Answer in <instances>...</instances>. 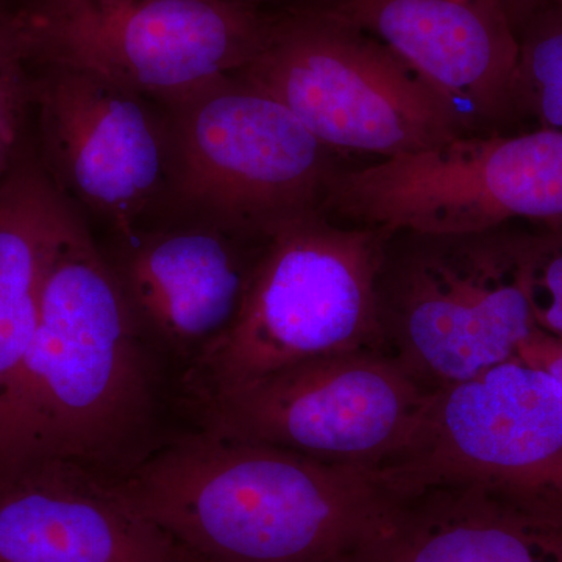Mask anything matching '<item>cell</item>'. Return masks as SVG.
I'll return each mask as SVG.
<instances>
[{"instance_id": "3957f363", "label": "cell", "mask_w": 562, "mask_h": 562, "mask_svg": "<svg viewBox=\"0 0 562 562\" xmlns=\"http://www.w3.org/2000/svg\"><path fill=\"white\" fill-rule=\"evenodd\" d=\"M392 238L324 211L273 233L232 327L180 373L183 405L295 362L383 351L379 284Z\"/></svg>"}, {"instance_id": "ffe728a7", "label": "cell", "mask_w": 562, "mask_h": 562, "mask_svg": "<svg viewBox=\"0 0 562 562\" xmlns=\"http://www.w3.org/2000/svg\"><path fill=\"white\" fill-rule=\"evenodd\" d=\"M517 357L549 372L562 384V341L560 339L535 330L520 344Z\"/></svg>"}, {"instance_id": "44dd1931", "label": "cell", "mask_w": 562, "mask_h": 562, "mask_svg": "<svg viewBox=\"0 0 562 562\" xmlns=\"http://www.w3.org/2000/svg\"><path fill=\"white\" fill-rule=\"evenodd\" d=\"M22 60L29 61V57L20 21L11 14L0 13V68Z\"/></svg>"}, {"instance_id": "8992f818", "label": "cell", "mask_w": 562, "mask_h": 562, "mask_svg": "<svg viewBox=\"0 0 562 562\" xmlns=\"http://www.w3.org/2000/svg\"><path fill=\"white\" fill-rule=\"evenodd\" d=\"M403 236L380 276L384 353L430 392L517 357L536 330L519 232Z\"/></svg>"}, {"instance_id": "7402d4cb", "label": "cell", "mask_w": 562, "mask_h": 562, "mask_svg": "<svg viewBox=\"0 0 562 562\" xmlns=\"http://www.w3.org/2000/svg\"><path fill=\"white\" fill-rule=\"evenodd\" d=\"M498 2L502 3L503 10L508 14L517 35H520L525 25L531 20L532 14L542 5L543 0H498Z\"/></svg>"}, {"instance_id": "ba28073f", "label": "cell", "mask_w": 562, "mask_h": 562, "mask_svg": "<svg viewBox=\"0 0 562 562\" xmlns=\"http://www.w3.org/2000/svg\"><path fill=\"white\" fill-rule=\"evenodd\" d=\"M16 18L31 66L88 70L160 105L235 76L276 21L232 0H33Z\"/></svg>"}, {"instance_id": "52a82bcc", "label": "cell", "mask_w": 562, "mask_h": 562, "mask_svg": "<svg viewBox=\"0 0 562 562\" xmlns=\"http://www.w3.org/2000/svg\"><path fill=\"white\" fill-rule=\"evenodd\" d=\"M325 214L397 235H468L562 221V132L464 133L430 149L338 169Z\"/></svg>"}, {"instance_id": "7a4b0ae2", "label": "cell", "mask_w": 562, "mask_h": 562, "mask_svg": "<svg viewBox=\"0 0 562 562\" xmlns=\"http://www.w3.org/2000/svg\"><path fill=\"white\" fill-rule=\"evenodd\" d=\"M113 484L191 562H335L395 495L379 471L201 428Z\"/></svg>"}, {"instance_id": "ac0fdd59", "label": "cell", "mask_w": 562, "mask_h": 562, "mask_svg": "<svg viewBox=\"0 0 562 562\" xmlns=\"http://www.w3.org/2000/svg\"><path fill=\"white\" fill-rule=\"evenodd\" d=\"M519 257L536 330L562 341V221L519 232Z\"/></svg>"}, {"instance_id": "5bb4252c", "label": "cell", "mask_w": 562, "mask_h": 562, "mask_svg": "<svg viewBox=\"0 0 562 562\" xmlns=\"http://www.w3.org/2000/svg\"><path fill=\"white\" fill-rule=\"evenodd\" d=\"M335 562H562V508L484 483L397 492Z\"/></svg>"}, {"instance_id": "4fadbf2b", "label": "cell", "mask_w": 562, "mask_h": 562, "mask_svg": "<svg viewBox=\"0 0 562 562\" xmlns=\"http://www.w3.org/2000/svg\"><path fill=\"white\" fill-rule=\"evenodd\" d=\"M446 99L465 131L516 110L519 35L498 0H333Z\"/></svg>"}, {"instance_id": "5b68a950", "label": "cell", "mask_w": 562, "mask_h": 562, "mask_svg": "<svg viewBox=\"0 0 562 562\" xmlns=\"http://www.w3.org/2000/svg\"><path fill=\"white\" fill-rule=\"evenodd\" d=\"M236 80L271 95L331 151L392 158L469 133L394 52L324 7L276 14Z\"/></svg>"}, {"instance_id": "cb8c5ba5", "label": "cell", "mask_w": 562, "mask_h": 562, "mask_svg": "<svg viewBox=\"0 0 562 562\" xmlns=\"http://www.w3.org/2000/svg\"><path fill=\"white\" fill-rule=\"evenodd\" d=\"M232 2H241L247 3V5L258 7V3L262 2V0H232ZM330 2H333V0H317V3H314V5H325V3Z\"/></svg>"}, {"instance_id": "30bf717a", "label": "cell", "mask_w": 562, "mask_h": 562, "mask_svg": "<svg viewBox=\"0 0 562 562\" xmlns=\"http://www.w3.org/2000/svg\"><path fill=\"white\" fill-rule=\"evenodd\" d=\"M379 473L394 492L484 483L562 506V384L514 357L432 392L413 441Z\"/></svg>"}, {"instance_id": "d6986e66", "label": "cell", "mask_w": 562, "mask_h": 562, "mask_svg": "<svg viewBox=\"0 0 562 562\" xmlns=\"http://www.w3.org/2000/svg\"><path fill=\"white\" fill-rule=\"evenodd\" d=\"M32 68L27 60L0 68V191L21 154V131L32 106Z\"/></svg>"}, {"instance_id": "e0dca14e", "label": "cell", "mask_w": 562, "mask_h": 562, "mask_svg": "<svg viewBox=\"0 0 562 562\" xmlns=\"http://www.w3.org/2000/svg\"><path fill=\"white\" fill-rule=\"evenodd\" d=\"M514 105L562 132V9L549 0L520 32Z\"/></svg>"}, {"instance_id": "9a60e30c", "label": "cell", "mask_w": 562, "mask_h": 562, "mask_svg": "<svg viewBox=\"0 0 562 562\" xmlns=\"http://www.w3.org/2000/svg\"><path fill=\"white\" fill-rule=\"evenodd\" d=\"M0 562H191L113 483L66 462L0 475Z\"/></svg>"}, {"instance_id": "2e32d148", "label": "cell", "mask_w": 562, "mask_h": 562, "mask_svg": "<svg viewBox=\"0 0 562 562\" xmlns=\"http://www.w3.org/2000/svg\"><path fill=\"white\" fill-rule=\"evenodd\" d=\"M77 206L20 154L0 191V469L11 398L38 327L41 295Z\"/></svg>"}, {"instance_id": "7c38bea8", "label": "cell", "mask_w": 562, "mask_h": 562, "mask_svg": "<svg viewBox=\"0 0 562 562\" xmlns=\"http://www.w3.org/2000/svg\"><path fill=\"white\" fill-rule=\"evenodd\" d=\"M262 244L205 225H140L101 249L144 338L183 372L232 327Z\"/></svg>"}, {"instance_id": "6da1fadb", "label": "cell", "mask_w": 562, "mask_h": 562, "mask_svg": "<svg viewBox=\"0 0 562 562\" xmlns=\"http://www.w3.org/2000/svg\"><path fill=\"white\" fill-rule=\"evenodd\" d=\"M165 362L76 209L44 280L0 475L55 461L110 483L127 479L168 439Z\"/></svg>"}, {"instance_id": "9c48e42d", "label": "cell", "mask_w": 562, "mask_h": 562, "mask_svg": "<svg viewBox=\"0 0 562 562\" xmlns=\"http://www.w3.org/2000/svg\"><path fill=\"white\" fill-rule=\"evenodd\" d=\"M380 350L313 358L187 406L195 428L349 468L382 471L413 441L430 402Z\"/></svg>"}, {"instance_id": "d4e9b609", "label": "cell", "mask_w": 562, "mask_h": 562, "mask_svg": "<svg viewBox=\"0 0 562 562\" xmlns=\"http://www.w3.org/2000/svg\"><path fill=\"white\" fill-rule=\"evenodd\" d=\"M549 2H552L554 5H558L560 9H562V0H549Z\"/></svg>"}, {"instance_id": "603a6c76", "label": "cell", "mask_w": 562, "mask_h": 562, "mask_svg": "<svg viewBox=\"0 0 562 562\" xmlns=\"http://www.w3.org/2000/svg\"><path fill=\"white\" fill-rule=\"evenodd\" d=\"M33 0H0V13L11 14L18 16L22 11L27 9Z\"/></svg>"}, {"instance_id": "277c9868", "label": "cell", "mask_w": 562, "mask_h": 562, "mask_svg": "<svg viewBox=\"0 0 562 562\" xmlns=\"http://www.w3.org/2000/svg\"><path fill=\"white\" fill-rule=\"evenodd\" d=\"M169 133L166 209L262 244L324 211L335 151L286 106L235 79L160 105Z\"/></svg>"}, {"instance_id": "8fae6325", "label": "cell", "mask_w": 562, "mask_h": 562, "mask_svg": "<svg viewBox=\"0 0 562 562\" xmlns=\"http://www.w3.org/2000/svg\"><path fill=\"white\" fill-rule=\"evenodd\" d=\"M41 162L58 190L111 233L140 227L165 202L169 133L150 99L66 66H31Z\"/></svg>"}]
</instances>
